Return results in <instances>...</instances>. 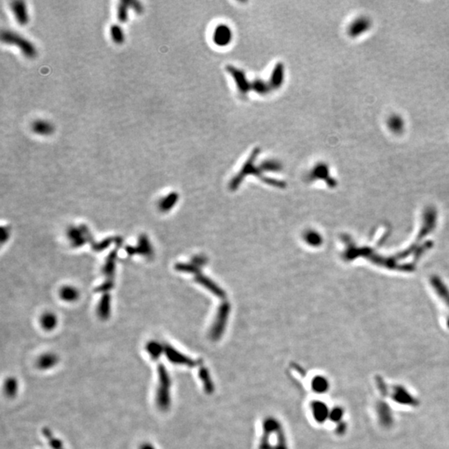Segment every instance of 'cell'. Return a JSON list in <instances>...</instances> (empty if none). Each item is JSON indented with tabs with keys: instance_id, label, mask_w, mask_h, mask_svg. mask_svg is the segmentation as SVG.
<instances>
[{
	"instance_id": "obj_1",
	"label": "cell",
	"mask_w": 449,
	"mask_h": 449,
	"mask_svg": "<svg viewBox=\"0 0 449 449\" xmlns=\"http://www.w3.org/2000/svg\"><path fill=\"white\" fill-rule=\"evenodd\" d=\"M259 449H289L284 428L277 418L267 417L262 423Z\"/></svg>"
},
{
	"instance_id": "obj_2",
	"label": "cell",
	"mask_w": 449,
	"mask_h": 449,
	"mask_svg": "<svg viewBox=\"0 0 449 449\" xmlns=\"http://www.w3.org/2000/svg\"><path fill=\"white\" fill-rule=\"evenodd\" d=\"M157 377H158V383L156 390V404L160 410L167 411L171 407V403H172L171 399L172 379L168 370L162 363H159L157 366Z\"/></svg>"
},
{
	"instance_id": "obj_3",
	"label": "cell",
	"mask_w": 449,
	"mask_h": 449,
	"mask_svg": "<svg viewBox=\"0 0 449 449\" xmlns=\"http://www.w3.org/2000/svg\"><path fill=\"white\" fill-rule=\"evenodd\" d=\"M260 153V149L259 148H255V149L251 152L249 157H248L247 161H246L244 165H243V168L242 169H241V171H240V172H239L235 177H234V179H232V181H231V184H230V187H231V190H236V188L239 187L240 183L242 182L244 177L249 176V175H255V176H260L262 180L264 181V179L266 178V177L262 176L261 170L260 169L259 167L257 168V167H256V165H255L256 159L257 158V156H259Z\"/></svg>"
},
{
	"instance_id": "obj_4",
	"label": "cell",
	"mask_w": 449,
	"mask_h": 449,
	"mask_svg": "<svg viewBox=\"0 0 449 449\" xmlns=\"http://www.w3.org/2000/svg\"><path fill=\"white\" fill-rule=\"evenodd\" d=\"M1 39L5 44L16 45L25 57L33 58L37 56V49L34 45L15 32L9 31V30L3 31L1 33Z\"/></svg>"
},
{
	"instance_id": "obj_5",
	"label": "cell",
	"mask_w": 449,
	"mask_h": 449,
	"mask_svg": "<svg viewBox=\"0 0 449 449\" xmlns=\"http://www.w3.org/2000/svg\"><path fill=\"white\" fill-rule=\"evenodd\" d=\"M164 353H165L168 360L176 365L187 366V367L193 368L200 363V362L194 360L190 357L183 355L182 353L179 352L178 350H176V349L173 348L171 345H168V344L164 345Z\"/></svg>"
},
{
	"instance_id": "obj_6",
	"label": "cell",
	"mask_w": 449,
	"mask_h": 449,
	"mask_svg": "<svg viewBox=\"0 0 449 449\" xmlns=\"http://www.w3.org/2000/svg\"><path fill=\"white\" fill-rule=\"evenodd\" d=\"M227 70L235 80L239 93L241 95L247 96L251 90V83L247 80L246 73L243 71L238 69L236 67L231 66V65L227 66Z\"/></svg>"
},
{
	"instance_id": "obj_7",
	"label": "cell",
	"mask_w": 449,
	"mask_h": 449,
	"mask_svg": "<svg viewBox=\"0 0 449 449\" xmlns=\"http://www.w3.org/2000/svg\"><path fill=\"white\" fill-rule=\"evenodd\" d=\"M371 27V19L365 16H360L351 22L348 28V34L351 37H358L367 33Z\"/></svg>"
},
{
	"instance_id": "obj_8",
	"label": "cell",
	"mask_w": 449,
	"mask_h": 449,
	"mask_svg": "<svg viewBox=\"0 0 449 449\" xmlns=\"http://www.w3.org/2000/svg\"><path fill=\"white\" fill-rule=\"evenodd\" d=\"M232 38H233V33L228 25L220 24L217 25L214 30L212 39L214 44L217 46H228L232 41Z\"/></svg>"
},
{
	"instance_id": "obj_9",
	"label": "cell",
	"mask_w": 449,
	"mask_h": 449,
	"mask_svg": "<svg viewBox=\"0 0 449 449\" xmlns=\"http://www.w3.org/2000/svg\"><path fill=\"white\" fill-rule=\"evenodd\" d=\"M309 179L310 181H315V180H324L326 182L328 183L331 187H335V181L334 179L331 178L330 176V170L327 164L324 163H319L315 166V168H313L311 173L309 175Z\"/></svg>"
},
{
	"instance_id": "obj_10",
	"label": "cell",
	"mask_w": 449,
	"mask_h": 449,
	"mask_svg": "<svg viewBox=\"0 0 449 449\" xmlns=\"http://www.w3.org/2000/svg\"><path fill=\"white\" fill-rule=\"evenodd\" d=\"M311 412L315 420L319 423H323L330 417V410L325 403L321 401H314L311 403Z\"/></svg>"
},
{
	"instance_id": "obj_11",
	"label": "cell",
	"mask_w": 449,
	"mask_h": 449,
	"mask_svg": "<svg viewBox=\"0 0 449 449\" xmlns=\"http://www.w3.org/2000/svg\"><path fill=\"white\" fill-rule=\"evenodd\" d=\"M10 6L17 22L20 25H26L29 23V13L25 3L23 1H14L11 3Z\"/></svg>"
},
{
	"instance_id": "obj_12",
	"label": "cell",
	"mask_w": 449,
	"mask_h": 449,
	"mask_svg": "<svg viewBox=\"0 0 449 449\" xmlns=\"http://www.w3.org/2000/svg\"><path fill=\"white\" fill-rule=\"evenodd\" d=\"M284 80V67L282 63L275 64L271 73V78L269 81L270 86L272 89H279L282 86Z\"/></svg>"
},
{
	"instance_id": "obj_13",
	"label": "cell",
	"mask_w": 449,
	"mask_h": 449,
	"mask_svg": "<svg viewBox=\"0 0 449 449\" xmlns=\"http://www.w3.org/2000/svg\"><path fill=\"white\" fill-rule=\"evenodd\" d=\"M387 127L394 134H401L405 129V121L401 115H390L387 120Z\"/></svg>"
},
{
	"instance_id": "obj_14",
	"label": "cell",
	"mask_w": 449,
	"mask_h": 449,
	"mask_svg": "<svg viewBox=\"0 0 449 449\" xmlns=\"http://www.w3.org/2000/svg\"><path fill=\"white\" fill-rule=\"evenodd\" d=\"M198 375L201 383H202L205 392L207 394H213L214 391H215V385H214V382L208 369L206 368L204 366H200V368L199 369Z\"/></svg>"
},
{
	"instance_id": "obj_15",
	"label": "cell",
	"mask_w": 449,
	"mask_h": 449,
	"mask_svg": "<svg viewBox=\"0 0 449 449\" xmlns=\"http://www.w3.org/2000/svg\"><path fill=\"white\" fill-rule=\"evenodd\" d=\"M31 129L35 134L40 136H49L54 132L53 126L49 121L37 120L32 124Z\"/></svg>"
},
{
	"instance_id": "obj_16",
	"label": "cell",
	"mask_w": 449,
	"mask_h": 449,
	"mask_svg": "<svg viewBox=\"0 0 449 449\" xmlns=\"http://www.w3.org/2000/svg\"><path fill=\"white\" fill-rule=\"evenodd\" d=\"M111 297L108 294H104L100 299L99 304L97 307V314L103 319H107L110 315Z\"/></svg>"
},
{
	"instance_id": "obj_17",
	"label": "cell",
	"mask_w": 449,
	"mask_h": 449,
	"mask_svg": "<svg viewBox=\"0 0 449 449\" xmlns=\"http://www.w3.org/2000/svg\"><path fill=\"white\" fill-rule=\"evenodd\" d=\"M330 387L328 380L323 376H315L311 381V387L317 394H324L327 392Z\"/></svg>"
},
{
	"instance_id": "obj_18",
	"label": "cell",
	"mask_w": 449,
	"mask_h": 449,
	"mask_svg": "<svg viewBox=\"0 0 449 449\" xmlns=\"http://www.w3.org/2000/svg\"><path fill=\"white\" fill-rule=\"evenodd\" d=\"M251 90H253L257 94L264 96L268 94L272 90V88L270 86L269 81L267 83L264 80L255 79L251 83Z\"/></svg>"
},
{
	"instance_id": "obj_19",
	"label": "cell",
	"mask_w": 449,
	"mask_h": 449,
	"mask_svg": "<svg viewBox=\"0 0 449 449\" xmlns=\"http://www.w3.org/2000/svg\"><path fill=\"white\" fill-rule=\"evenodd\" d=\"M83 231L78 228L75 227H71L69 230L68 235H69V239L72 241V244L75 247H79L85 243V238L83 236Z\"/></svg>"
},
{
	"instance_id": "obj_20",
	"label": "cell",
	"mask_w": 449,
	"mask_h": 449,
	"mask_svg": "<svg viewBox=\"0 0 449 449\" xmlns=\"http://www.w3.org/2000/svg\"><path fill=\"white\" fill-rule=\"evenodd\" d=\"M79 293L77 289L73 287H64L60 291V297L66 302H73L77 300Z\"/></svg>"
},
{
	"instance_id": "obj_21",
	"label": "cell",
	"mask_w": 449,
	"mask_h": 449,
	"mask_svg": "<svg viewBox=\"0 0 449 449\" xmlns=\"http://www.w3.org/2000/svg\"><path fill=\"white\" fill-rule=\"evenodd\" d=\"M57 324V316L51 312H47L41 318V324L45 331H53Z\"/></svg>"
},
{
	"instance_id": "obj_22",
	"label": "cell",
	"mask_w": 449,
	"mask_h": 449,
	"mask_svg": "<svg viewBox=\"0 0 449 449\" xmlns=\"http://www.w3.org/2000/svg\"><path fill=\"white\" fill-rule=\"evenodd\" d=\"M57 362V357L53 354H46L40 357L37 360V366L41 370H49L55 365Z\"/></svg>"
},
{
	"instance_id": "obj_23",
	"label": "cell",
	"mask_w": 449,
	"mask_h": 449,
	"mask_svg": "<svg viewBox=\"0 0 449 449\" xmlns=\"http://www.w3.org/2000/svg\"><path fill=\"white\" fill-rule=\"evenodd\" d=\"M147 351L152 359L156 360L164 353V345H161L158 342H150L147 345Z\"/></svg>"
},
{
	"instance_id": "obj_24",
	"label": "cell",
	"mask_w": 449,
	"mask_h": 449,
	"mask_svg": "<svg viewBox=\"0 0 449 449\" xmlns=\"http://www.w3.org/2000/svg\"><path fill=\"white\" fill-rule=\"evenodd\" d=\"M177 200H178V195L176 192H172L161 200L159 207L162 212H168L174 207Z\"/></svg>"
},
{
	"instance_id": "obj_25",
	"label": "cell",
	"mask_w": 449,
	"mask_h": 449,
	"mask_svg": "<svg viewBox=\"0 0 449 449\" xmlns=\"http://www.w3.org/2000/svg\"><path fill=\"white\" fill-rule=\"evenodd\" d=\"M43 434H44V437L46 438L47 440L49 442V446H50L51 448L52 449H65L64 447V444H63L62 441L59 440L58 438H56L53 434H52V432L49 430V428H44L43 430Z\"/></svg>"
},
{
	"instance_id": "obj_26",
	"label": "cell",
	"mask_w": 449,
	"mask_h": 449,
	"mask_svg": "<svg viewBox=\"0 0 449 449\" xmlns=\"http://www.w3.org/2000/svg\"><path fill=\"white\" fill-rule=\"evenodd\" d=\"M110 35L116 44H123L125 41L124 30L118 25H112L110 28Z\"/></svg>"
},
{
	"instance_id": "obj_27",
	"label": "cell",
	"mask_w": 449,
	"mask_h": 449,
	"mask_svg": "<svg viewBox=\"0 0 449 449\" xmlns=\"http://www.w3.org/2000/svg\"><path fill=\"white\" fill-rule=\"evenodd\" d=\"M259 168L261 170V172H279L281 170L282 166L280 161L269 159L262 161Z\"/></svg>"
},
{
	"instance_id": "obj_28",
	"label": "cell",
	"mask_w": 449,
	"mask_h": 449,
	"mask_svg": "<svg viewBox=\"0 0 449 449\" xmlns=\"http://www.w3.org/2000/svg\"><path fill=\"white\" fill-rule=\"evenodd\" d=\"M137 252L144 255V256H150L152 254V246L150 244L148 236H141L139 238L138 249Z\"/></svg>"
},
{
	"instance_id": "obj_29",
	"label": "cell",
	"mask_w": 449,
	"mask_h": 449,
	"mask_svg": "<svg viewBox=\"0 0 449 449\" xmlns=\"http://www.w3.org/2000/svg\"><path fill=\"white\" fill-rule=\"evenodd\" d=\"M130 7L127 1H121L117 5V17L120 23H126L128 19V9Z\"/></svg>"
},
{
	"instance_id": "obj_30",
	"label": "cell",
	"mask_w": 449,
	"mask_h": 449,
	"mask_svg": "<svg viewBox=\"0 0 449 449\" xmlns=\"http://www.w3.org/2000/svg\"><path fill=\"white\" fill-rule=\"evenodd\" d=\"M116 257H117V253L116 251H113L107 259L106 264L104 266V274L108 276H112L114 274Z\"/></svg>"
},
{
	"instance_id": "obj_31",
	"label": "cell",
	"mask_w": 449,
	"mask_h": 449,
	"mask_svg": "<svg viewBox=\"0 0 449 449\" xmlns=\"http://www.w3.org/2000/svg\"><path fill=\"white\" fill-rule=\"evenodd\" d=\"M18 383L15 379L9 378L5 381V391L9 397H13L18 392Z\"/></svg>"
},
{
	"instance_id": "obj_32",
	"label": "cell",
	"mask_w": 449,
	"mask_h": 449,
	"mask_svg": "<svg viewBox=\"0 0 449 449\" xmlns=\"http://www.w3.org/2000/svg\"><path fill=\"white\" fill-rule=\"evenodd\" d=\"M306 240H307L310 244H313V246H317V244H319V243L321 242V238H320V236H319L317 233H315V232H310V233L307 234Z\"/></svg>"
},
{
	"instance_id": "obj_33",
	"label": "cell",
	"mask_w": 449,
	"mask_h": 449,
	"mask_svg": "<svg viewBox=\"0 0 449 449\" xmlns=\"http://www.w3.org/2000/svg\"><path fill=\"white\" fill-rule=\"evenodd\" d=\"M342 416H343V410L340 407H335L330 413L329 418L334 422H339L341 420Z\"/></svg>"
},
{
	"instance_id": "obj_34",
	"label": "cell",
	"mask_w": 449,
	"mask_h": 449,
	"mask_svg": "<svg viewBox=\"0 0 449 449\" xmlns=\"http://www.w3.org/2000/svg\"><path fill=\"white\" fill-rule=\"evenodd\" d=\"M127 2H128L129 7L134 9L135 11L137 12V13H141L144 11V7L141 5V3L135 1V0H133V1H127Z\"/></svg>"
},
{
	"instance_id": "obj_35",
	"label": "cell",
	"mask_w": 449,
	"mask_h": 449,
	"mask_svg": "<svg viewBox=\"0 0 449 449\" xmlns=\"http://www.w3.org/2000/svg\"><path fill=\"white\" fill-rule=\"evenodd\" d=\"M112 285H113L112 281H107L104 284H101V287H98L97 291H100V292H103V291L107 292L112 288Z\"/></svg>"
},
{
	"instance_id": "obj_36",
	"label": "cell",
	"mask_w": 449,
	"mask_h": 449,
	"mask_svg": "<svg viewBox=\"0 0 449 449\" xmlns=\"http://www.w3.org/2000/svg\"><path fill=\"white\" fill-rule=\"evenodd\" d=\"M9 231L8 230V228L5 227H2V236H1V240H2V243L5 242L8 240V238H9Z\"/></svg>"
},
{
	"instance_id": "obj_37",
	"label": "cell",
	"mask_w": 449,
	"mask_h": 449,
	"mask_svg": "<svg viewBox=\"0 0 449 449\" xmlns=\"http://www.w3.org/2000/svg\"><path fill=\"white\" fill-rule=\"evenodd\" d=\"M140 449H156L154 447V446H152V444H150V443H144V444L141 445Z\"/></svg>"
}]
</instances>
